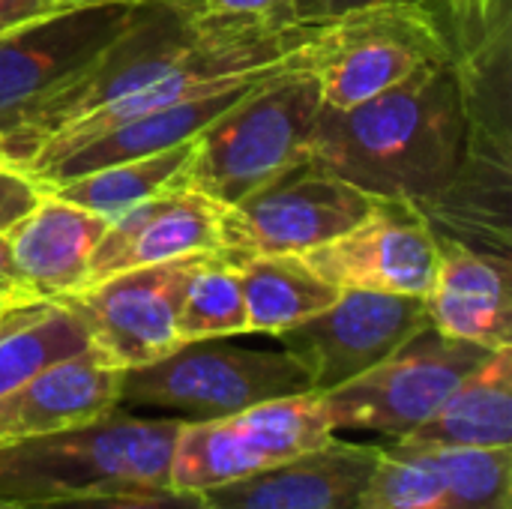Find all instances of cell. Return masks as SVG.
Returning <instances> with one entry per match:
<instances>
[{
	"instance_id": "6da1fadb",
	"label": "cell",
	"mask_w": 512,
	"mask_h": 509,
	"mask_svg": "<svg viewBox=\"0 0 512 509\" xmlns=\"http://www.w3.org/2000/svg\"><path fill=\"white\" fill-rule=\"evenodd\" d=\"M480 63L456 57L417 69L402 84L345 111L321 108L306 156L378 198L420 207L426 219L471 183L477 156Z\"/></svg>"
},
{
	"instance_id": "7a4b0ae2",
	"label": "cell",
	"mask_w": 512,
	"mask_h": 509,
	"mask_svg": "<svg viewBox=\"0 0 512 509\" xmlns=\"http://www.w3.org/2000/svg\"><path fill=\"white\" fill-rule=\"evenodd\" d=\"M180 426V417H141L117 405L93 423L0 447V498L48 504L129 489H168Z\"/></svg>"
},
{
	"instance_id": "3957f363",
	"label": "cell",
	"mask_w": 512,
	"mask_h": 509,
	"mask_svg": "<svg viewBox=\"0 0 512 509\" xmlns=\"http://www.w3.org/2000/svg\"><path fill=\"white\" fill-rule=\"evenodd\" d=\"M306 48L192 141L189 165L177 183L225 210L288 165L306 159L312 126L324 108Z\"/></svg>"
},
{
	"instance_id": "277c9868",
	"label": "cell",
	"mask_w": 512,
	"mask_h": 509,
	"mask_svg": "<svg viewBox=\"0 0 512 509\" xmlns=\"http://www.w3.org/2000/svg\"><path fill=\"white\" fill-rule=\"evenodd\" d=\"M492 3V0H489ZM471 6H378L321 21L309 42V69L321 105L354 108L429 63L456 57Z\"/></svg>"
},
{
	"instance_id": "5b68a950",
	"label": "cell",
	"mask_w": 512,
	"mask_h": 509,
	"mask_svg": "<svg viewBox=\"0 0 512 509\" xmlns=\"http://www.w3.org/2000/svg\"><path fill=\"white\" fill-rule=\"evenodd\" d=\"M312 393L306 369L285 351H255L225 339L186 342L168 357L123 372L120 408L219 420L252 405Z\"/></svg>"
},
{
	"instance_id": "8992f818",
	"label": "cell",
	"mask_w": 512,
	"mask_h": 509,
	"mask_svg": "<svg viewBox=\"0 0 512 509\" xmlns=\"http://www.w3.org/2000/svg\"><path fill=\"white\" fill-rule=\"evenodd\" d=\"M378 201L306 156L222 210L219 252L231 261L306 255L360 225Z\"/></svg>"
},
{
	"instance_id": "52a82bcc",
	"label": "cell",
	"mask_w": 512,
	"mask_h": 509,
	"mask_svg": "<svg viewBox=\"0 0 512 509\" xmlns=\"http://www.w3.org/2000/svg\"><path fill=\"white\" fill-rule=\"evenodd\" d=\"M489 354V348L450 339L429 324L369 372L321 393V402L333 432H372L402 441L420 429Z\"/></svg>"
},
{
	"instance_id": "ba28073f",
	"label": "cell",
	"mask_w": 512,
	"mask_h": 509,
	"mask_svg": "<svg viewBox=\"0 0 512 509\" xmlns=\"http://www.w3.org/2000/svg\"><path fill=\"white\" fill-rule=\"evenodd\" d=\"M333 435L318 393L270 399L219 420H183L171 456V489L210 492L318 450Z\"/></svg>"
},
{
	"instance_id": "9c48e42d",
	"label": "cell",
	"mask_w": 512,
	"mask_h": 509,
	"mask_svg": "<svg viewBox=\"0 0 512 509\" xmlns=\"http://www.w3.org/2000/svg\"><path fill=\"white\" fill-rule=\"evenodd\" d=\"M150 3L75 6L0 39V138L105 54Z\"/></svg>"
},
{
	"instance_id": "30bf717a",
	"label": "cell",
	"mask_w": 512,
	"mask_h": 509,
	"mask_svg": "<svg viewBox=\"0 0 512 509\" xmlns=\"http://www.w3.org/2000/svg\"><path fill=\"white\" fill-rule=\"evenodd\" d=\"M201 255L108 276L60 303L81 321L90 348L105 363L123 372L150 366L183 345L177 336V309Z\"/></svg>"
},
{
	"instance_id": "8fae6325",
	"label": "cell",
	"mask_w": 512,
	"mask_h": 509,
	"mask_svg": "<svg viewBox=\"0 0 512 509\" xmlns=\"http://www.w3.org/2000/svg\"><path fill=\"white\" fill-rule=\"evenodd\" d=\"M429 327L417 294L342 291L321 315L273 336L309 375L312 393H330L369 372Z\"/></svg>"
},
{
	"instance_id": "7c38bea8",
	"label": "cell",
	"mask_w": 512,
	"mask_h": 509,
	"mask_svg": "<svg viewBox=\"0 0 512 509\" xmlns=\"http://www.w3.org/2000/svg\"><path fill=\"white\" fill-rule=\"evenodd\" d=\"M300 258L339 291L426 297L438 264V234L420 207L381 198L360 225Z\"/></svg>"
},
{
	"instance_id": "4fadbf2b",
	"label": "cell",
	"mask_w": 512,
	"mask_h": 509,
	"mask_svg": "<svg viewBox=\"0 0 512 509\" xmlns=\"http://www.w3.org/2000/svg\"><path fill=\"white\" fill-rule=\"evenodd\" d=\"M219 219V204L183 183H171L108 225L90 258L87 285L138 267L219 252Z\"/></svg>"
},
{
	"instance_id": "5bb4252c",
	"label": "cell",
	"mask_w": 512,
	"mask_h": 509,
	"mask_svg": "<svg viewBox=\"0 0 512 509\" xmlns=\"http://www.w3.org/2000/svg\"><path fill=\"white\" fill-rule=\"evenodd\" d=\"M381 444L330 438L324 447L204 492L207 509H354Z\"/></svg>"
},
{
	"instance_id": "9a60e30c",
	"label": "cell",
	"mask_w": 512,
	"mask_h": 509,
	"mask_svg": "<svg viewBox=\"0 0 512 509\" xmlns=\"http://www.w3.org/2000/svg\"><path fill=\"white\" fill-rule=\"evenodd\" d=\"M438 234V264L426 291L429 324L489 351L510 348L512 303L507 255L483 252L462 237Z\"/></svg>"
},
{
	"instance_id": "2e32d148",
	"label": "cell",
	"mask_w": 512,
	"mask_h": 509,
	"mask_svg": "<svg viewBox=\"0 0 512 509\" xmlns=\"http://www.w3.org/2000/svg\"><path fill=\"white\" fill-rule=\"evenodd\" d=\"M123 369L93 348L57 360L0 396V447L93 423L120 405Z\"/></svg>"
},
{
	"instance_id": "e0dca14e",
	"label": "cell",
	"mask_w": 512,
	"mask_h": 509,
	"mask_svg": "<svg viewBox=\"0 0 512 509\" xmlns=\"http://www.w3.org/2000/svg\"><path fill=\"white\" fill-rule=\"evenodd\" d=\"M108 225V219L42 189L39 201L6 231L24 288L42 303H60L81 291Z\"/></svg>"
},
{
	"instance_id": "ac0fdd59",
	"label": "cell",
	"mask_w": 512,
	"mask_h": 509,
	"mask_svg": "<svg viewBox=\"0 0 512 509\" xmlns=\"http://www.w3.org/2000/svg\"><path fill=\"white\" fill-rule=\"evenodd\" d=\"M282 66H276L273 72H279ZM273 72H267V75H261L255 81H246L240 87L213 93V96H198V99L174 102V105H165V108H156V111H144V114L126 120L120 126H111V129L93 135L90 141H84V144L60 153V156H51V159L27 168L24 174H30L39 186H48V183H60V180L81 177V174L96 171V168L111 165V162L144 159V156H153V153H162V150L189 144L219 114H225L234 102H240L255 84H261Z\"/></svg>"
},
{
	"instance_id": "d6986e66",
	"label": "cell",
	"mask_w": 512,
	"mask_h": 509,
	"mask_svg": "<svg viewBox=\"0 0 512 509\" xmlns=\"http://www.w3.org/2000/svg\"><path fill=\"white\" fill-rule=\"evenodd\" d=\"M393 444L405 450L512 447V345L492 351L420 429Z\"/></svg>"
},
{
	"instance_id": "ffe728a7",
	"label": "cell",
	"mask_w": 512,
	"mask_h": 509,
	"mask_svg": "<svg viewBox=\"0 0 512 509\" xmlns=\"http://www.w3.org/2000/svg\"><path fill=\"white\" fill-rule=\"evenodd\" d=\"M234 264L243 285L249 333L279 336L321 315L342 294L312 273L300 255H255L237 258Z\"/></svg>"
},
{
	"instance_id": "44dd1931",
	"label": "cell",
	"mask_w": 512,
	"mask_h": 509,
	"mask_svg": "<svg viewBox=\"0 0 512 509\" xmlns=\"http://www.w3.org/2000/svg\"><path fill=\"white\" fill-rule=\"evenodd\" d=\"M189 156H192V141L171 147V150H162V153H153V156H144V159L111 162V165H102V168L87 171L81 177L48 183L42 189L114 222L129 207L150 198L153 192L177 183L183 168L189 165Z\"/></svg>"
},
{
	"instance_id": "7402d4cb",
	"label": "cell",
	"mask_w": 512,
	"mask_h": 509,
	"mask_svg": "<svg viewBox=\"0 0 512 509\" xmlns=\"http://www.w3.org/2000/svg\"><path fill=\"white\" fill-rule=\"evenodd\" d=\"M243 333H249V318L237 264L222 252H204L192 267L180 297L177 336L186 345Z\"/></svg>"
},
{
	"instance_id": "603a6c76",
	"label": "cell",
	"mask_w": 512,
	"mask_h": 509,
	"mask_svg": "<svg viewBox=\"0 0 512 509\" xmlns=\"http://www.w3.org/2000/svg\"><path fill=\"white\" fill-rule=\"evenodd\" d=\"M90 348L87 330L63 303H45L30 321L0 333V396L45 366Z\"/></svg>"
},
{
	"instance_id": "cb8c5ba5",
	"label": "cell",
	"mask_w": 512,
	"mask_h": 509,
	"mask_svg": "<svg viewBox=\"0 0 512 509\" xmlns=\"http://www.w3.org/2000/svg\"><path fill=\"white\" fill-rule=\"evenodd\" d=\"M411 453H420L438 471L447 509H510L512 447H438Z\"/></svg>"
},
{
	"instance_id": "d4e9b609",
	"label": "cell",
	"mask_w": 512,
	"mask_h": 509,
	"mask_svg": "<svg viewBox=\"0 0 512 509\" xmlns=\"http://www.w3.org/2000/svg\"><path fill=\"white\" fill-rule=\"evenodd\" d=\"M354 509H447V492L420 453L387 444Z\"/></svg>"
},
{
	"instance_id": "484cf974",
	"label": "cell",
	"mask_w": 512,
	"mask_h": 509,
	"mask_svg": "<svg viewBox=\"0 0 512 509\" xmlns=\"http://www.w3.org/2000/svg\"><path fill=\"white\" fill-rule=\"evenodd\" d=\"M33 509H207L204 492L183 489H129L90 498H66L48 504H30Z\"/></svg>"
},
{
	"instance_id": "4316f807",
	"label": "cell",
	"mask_w": 512,
	"mask_h": 509,
	"mask_svg": "<svg viewBox=\"0 0 512 509\" xmlns=\"http://www.w3.org/2000/svg\"><path fill=\"white\" fill-rule=\"evenodd\" d=\"M462 3H489V0H288V15L303 24H321L378 6H462Z\"/></svg>"
},
{
	"instance_id": "83f0119b",
	"label": "cell",
	"mask_w": 512,
	"mask_h": 509,
	"mask_svg": "<svg viewBox=\"0 0 512 509\" xmlns=\"http://www.w3.org/2000/svg\"><path fill=\"white\" fill-rule=\"evenodd\" d=\"M42 195V186L15 165L0 162V231H9Z\"/></svg>"
},
{
	"instance_id": "f1b7e54d",
	"label": "cell",
	"mask_w": 512,
	"mask_h": 509,
	"mask_svg": "<svg viewBox=\"0 0 512 509\" xmlns=\"http://www.w3.org/2000/svg\"><path fill=\"white\" fill-rule=\"evenodd\" d=\"M75 6H84V3L78 0H0V39L21 24L39 21V18L57 15Z\"/></svg>"
},
{
	"instance_id": "f546056e",
	"label": "cell",
	"mask_w": 512,
	"mask_h": 509,
	"mask_svg": "<svg viewBox=\"0 0 512 509\" xmlns=\"http://www.w3.org/2000/svg\"><path fill=\"white\" fill-rule=\"evenodd\" d=\"M198 12L213 18H267L288 15V0H198Z\"/></svg>"
},
{
	"instance_id": "4dcf8cb0",
	"label": "cell",
	"mask_w": 512,
	"mask_h": 509,
	"mask_svg": "<svg viewBox=\"0 0 512 509\" xmlns=\"http://www.w3.org/2000/svg\"><path fill=\"white\" fill-rule=\"evenodd\" d=\"M21 303H42V300H36L24 288L15 258H12L9 237H6V231H0V306H21Z\"/></svg>"
},
{
	"instance_id": "1f68e13d",
	"label": "cell",
	"mask_w": 512,
	"mask_h": 509,
	"mask_svg": "<svg viewBox=\"0 0 512 509\" xmlns=\"http://www.w3.org/2000/svg\"><path fill=\"white\" fill-rule=\"evenodd\" d=\"M45 303H21V306H3L0 309V333H6V330H12V327H18V324H24V321H30L39 309H42Z\"/></svg>"
},
{
	"instance_id": "d6a6232c",
	"label": "cell",
	"mask_w": 512,
	"mask_h": 509,
	"mask_svg": "<svg viewBox=\"0 0 512 509\" xmlns=\"http://www.w3.org/2000/svg\"><path fill=\"white\" fill-rule=\"evenodd\" d=\"M0 509H33L30 504H15V501H3L0 498Z\"/></svg>"
},
{
	"instance_id": "836d02e7",
	"label": "cell",
	"mask_w": 512,
	"mask_h": 509,
	"mask_svg": "<svg viewBox=\"0 0 512 509\" xmlns=\"http://www.w3.org/2000/svg\"><path fill=\"white\" fill-rule=\"evenodd\" d=\"M0 309H3V306H0Z\"/></svg>"
}]
</instances>
